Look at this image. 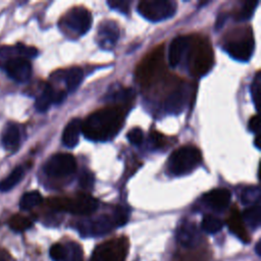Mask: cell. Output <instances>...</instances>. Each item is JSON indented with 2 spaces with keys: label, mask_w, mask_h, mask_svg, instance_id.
<instances>
[{
  "label": "cell",
  "mask_w": 261,
  "mask_h": 261,
  "mask_svg": "<svg viewBox=\"0 0 261 261\" xmlns=\"http://www.w3.org/2000/svg\"><path fill=\"white\" fill-rule=\"evenodd\" d=\"M124 113L120 107H107L90 114L82 125V133L92 141H109L123 125Z\"/></svg>",
  "instance_id": "6da1fadb"
},
{
  "label": "cell",
  "mask_w": 261,
  "mask_h": 261,
  "mask_svg": "<svg viewBox=\"0 0 261 261\" xmlns=\"http://www.w3.org/2000/svg\"><path fill=\"white\" fill-rule=\"evenodd\" d=\"M186 55L189 71L194 76L206 74L213 65V50L205 38L191 37Z\"/></svg>",
  "instance_id": "7a4b0ae2"
},
{
  "label": "cell",
  "mask_w": 261,
  "mask_h": 261,
  "mask_svg": "<svg viewBox=\"0 0 261 261\" xmlns=\"http://www.w3.org/2000/svg\"><path fill=\"white\" fill-rule=\"evenodd\" d=\"M223 48L237 60H249L254 51V37L251 28H240L229 32L223 40Z\"/></svg>",
  "instance_id": "3957f363"
},
{
  "label": "cell",
  "mask_w": 261,
  "mask_h": 261,
  "mask_svg": "<svg viewBox=\"0 0 261 261\" xmlns=\"http://www.w3.org/2000/svg\"><path fill=\"white\" fill-rule=\"evenodd\" d=\"M48 206L57 211H67L75 215H90L98 208V201L88 194H77L72 198H52Z\"/></svg>",
  "instance_id": "277c9868"
},
{
  "label": "cell",
  "mask_w": 261,
  "mask_h": 261,
  "mask_svg": "<svg viewBox=\"0 0 261 261\" xmlns=\"http://www.w3.org/2000/svg\"><path fill=\"white\" fill-rule=\"evenodd\" d=\"M202 155L198 148L184 146L176 149L169 157L168 170L173 175H185L194 170L201 162Z\"/></svg>",
  "instance_id": "5b68a950"
},
{
  "label": "cell",
  "mask_w": 261,
  "mask_h": 261,
  "mask_svg": "<svg viewBox=\"0 0 261 261\" xmlns=\"http://www.w3.org/2000/svg\"><path fill=\"white\" fill-rule=\"evenodd\" d=\"M0 66L6 70L9 77L24 83L32 75V65L29 59L21 56H11L7 47L0 50Z\"/></svg>",
  "instance_id": "8992f818"
},
{
  "label": "cell",
  "mask_w": 261,
  "mask_h": 261,
  "mask_svg": "<svg viewBox=\"0 0 261 261\" xmlns=\"http://www.w3.org/2000/svg\"><path fill=\"white\" fill-rule=\"evenodd\" d=\"M175 11L176 3L169 0H144L138 5V12L153 22L171 17Z\"/></svg>",
  "instance_id": "52a82bcc"
},
{
  "label": "cell",
  "mask_w": 261,
  "mask_h": 261,
  "mask_svg": "<svg viewBox=\"0 0 261 261\" xmlns=\"http://www.w3.org/2000/svg\"><path fill=\"white\" fill-rule=\"evenodd\" d=\"M164 69V51L157 48L152 54L147 56L139 66L138 76L142 84L150 85L162 75Z\"/></svg>",
  "instance_id": "ba28073f"
},
{
  "label": "cell",
  "mask_w": 261,
  "mask_h": 261,
  "mask_svg": "<svg viewBox=\"0 0 261 261\" xmlns=\"http://www.w3.org/2000/svg\"><path fill=\"white\" fill-rule=\"evenodd\" d=\"M91 24V13L88 9L81 6L70 8L61 19V25H63L67 32L77 36L85 35L90 30Z\"/></svg>",
  "instance_id": "9c48e42d"
},
{
  "label": "cell",
  "mask_w": 261,
  "mask_h": 261,
  "mask_svg": "<svg viewBox=\"0 0 261 261\" xmlns=\"http://www.w3.org/2000/svg\"><path fill=\"white\" fill-rule=\"evenodd\" d=\"M76 169L75 158L67 153H58L49 158L44 171L51 177H64L72 174Z\"/></svg>",
  "instance_id": "30bf717a"
},
{
  "label": "cell",
  "mask_w": 261,
  "mask_h": 261,
  "mask_svg": "<svg viewBox=\"0 0 261 261\" xmlns=\"http://www.w3.org/2000/svg\"><path fill=\"white\" fill-rule=\"evenodd\" d=\"M126 245L122 239L111 240L98 246L92 256V261H123Z\"/></svg>",
  "instance_id": "8fae6325"
},
{
  "label": "cell",
  "mask_w": 261,
  "mask_h": 261,
  "mask_svg": "<svg viewBox=\"0 0 261 261\" xmlns=\"http://www.w3.org/2000/svg\"><path fill=\"white\" fill-rule=\"evenodd\" d=\"M189 99V88L187 85L181 84L175 87L166 97L164 101V110L169 114L180 113Z\"/></svg>",
  "instance_id": "7c38bea8"
},
{
  "label": "cell",
  "mask_w": 261,
  "mask_h": 261,
  "mask_svg": "<svg viewBox=\"0 0 261 261\" xmlns=\"http://www.w3.org/2000/svg\"><path fill=\"white\" fill-rule=\"evenodd\" d=\"M119 38V29L113 20L103 21L97 31V42L103 49H112Z\"/></svg>",
  "instance_id": "4fadbf2b"
},
{
  "label": "cell",
  "mask_w": 261,
  "mask_h": 261,
  "mask_svg": "<svg viewBox=\"0 0 261 261\" xmlns=\"http://www.w3.org/2000/svg\"><path fill=\"white\" fill-rule=\"evenodd\" d=\"M65 96L66 94L64 91L56 90L53 86L47 84L44 90L42 91V93L36 99V102H35L36 109L40 112H45L46 110L49 109L51 104L61 103L64 100Z\"/></svg>",
  "instance_id": "5bb4252c"
},
{
  "label": "cell",
  "mask_w": 261,
  "mask_h": 261,
  "mask_svg": "<svg viewBox=\"0 0 261 261\" xmlns=\"http://www.w3.org/2000/svg\"><path fill=\"white\" fill-rule=\"evenodd\" d=\"M190 38L191 36H178L171 41L168 49V62L170 66H177L186 56Z\"/></svg>",
  "instance_id": "9a60e30c"
},
{
  "label": "cell",
  "mask_w": 261,
  "mask_h": 261,
  "mask_svg": "<svg viewBox=\"0 0 261 261\" xmlns=\"http://www.w3.org/2000/svg\"><path fill=\"white\" fill-rule=\"evenodd\" d=\"M230 192L226 189H214L203 196L204 202L216 211L225 210L230 203Z\"/></svg>",
  "instance_id": "2e32d148"
},
{
  "label": "cell",
  "mask_w": 261,
  "mask_h": 261,
  "mask_svg": "<svg viewBox=\"0 0 261 261\" xmlns=\"http://www.w3.org/2000/svg\"><path fill=\"white\" fill-rule=\"evenodd\" d=\"M115 226L112 216L100 215L91 220L87 225H83V232H88L90 236L99 237L109 232Z\"/></svg>",
  "instance_id": "e0dca14e"
},
{
  "label": "cell",
  "mask_w": 261,
  "mask_h": 261,
  "mask_svg": "<svg viewBox=\"0 0 261 261\" xmlns=\"http://www.w3.org/2000/svg\"><path fill=\"white\" fill-rule=\"evenodd\" d=\"M82 125L83 121L80 118H73L67 123L62 134V143L65 147L73 148L76 146L82 133Z\"/></svg>",
  "instance_id": "ac0fdd59"
},
{
  "label": "cell",
  "mask_w": 261,
  "mask_h": 261,
  "mask_svg": "<svg viewBox=\"0 0 261 261\" xmlns=\"http://www.w3.org/2000/svg\"><path fill=\"white\" fill-rule=\"evenodd\" d=\"M199 239L198 229L194 223L186 222L180 225L177 231V240L185 247H193Z\"/></svg>",
  "instance_id": "d6986e66"
},
{
  "label": "cell",
  "mask_w": 261,
  "mask_h": 261,
  "mask_svg": "<svg viewBox=\"0 0 261 261\" xmlns=\"http://www.w3.org/2000/svg\"><path fill=\"white\" fill-rule=\"evenodd\" d=\"M57 75L64 81L67 91L72 92L75 91L82 83L83 70L77 66H73L66 70L57 72Z\"/></svg>",
  "instance_id": "ffe728a7"
},
{
  "label": "cell",
  "mask_w": 261,
  "mask_h": 261,
  "mask_svg": "<svg viewBox=\"0 0 261 261\" xmlns=\"http://www.w3.org/2000/svg\"><path fill=\"white\" fill-rule=\"evenodd\" d=\"M2 144L6 150H14L20 142L19 128L14 123H8L2 133Z\"/></svg>",
  "instance_id": "44dd1931"
},
{
  "label": "cell",
  "mask_w": 261,
  "mask_h": 261,
  "mask_svg": "<svg viewBox=\"0 0 261 261\" xmlns=\"http://www.w3.org/2000/svg\"><path fill=\"white\" fill-rule=\"evenodd\" d=\"M23 173H24V171L21 166L15 167L8 176H6L4 179H2L0 181V191L7 192V191L11 190L13 187H15L21 180Z\"/></svg>",
  "instance_id": "7402d4cb"
},
{
  "label": "cell",
  "mask_w": 261,
  "mask_h": 261,
  "mask_svg": "<svg viewBox=\"0 0 261 261\" xmlns=\"http://www.w3.org/2000/svg\"><path fill=\"white\" fill-rule=\"evenodd\" d=\"M42 202V195L38 191L24 193L19 201V208L23 211L31 210Z\"/></svg>",
  "instance_id": "603a6c76"
},
{
  "label": "cell",
  "mask_w": 261,
  "mask_h": 261,
  "mask_svg": "<svg viewBox=\"0 0 261 261\" xmlns=\"http://www.w3.org/2000/svg\"><path fill=\"white\" fill-rule=\"evenodd\" d=\"M243 221H245L252 228L258 227L260 223V205L255 204L244 211Z\"/></svg>",
  "instance_id": "cb8c5ba5"
},
{
  "label": "cell",
  "mask_w": 261,
  "mask_h": 261,
  "mask_svg": "<svg viewBox=\"0 0 261 261\" xmlns=\"http://www.w3.org/2000/svg\"><path fill=\"white\" fill-rule=\"evenodd\" d=\"M201 226H202L203 230H205L208 233H216L217 231H219L222 228L223 222L219 218L208 214L203 217Z\"/></svg>",
  "instance_id": "d4e9b609"
},
{
  "label": "cell",
  "mask_w": 261,
  "mask_h": 261,
  "mask_svg": "<svg viewBox=\"0 0 261 261\" xmlns=\"http://www.w3.org/2000/svg\"><path fill=\"white\" fill-rule=\"evenodd\" d=\"M32 224H33V222L30 218H28L25 216H22V215H19V214L13 215L8 221L9 227L12 230L18 231V232L27 230L28 228H30L32 226Z\"/></svg>",
  "instance_id": "484cf974"
},
{
  "label": "cell",
  "mask_w": 261,
  "mask_h": 261,
  "mask_svg": "<svg viewBox=\"0 0 261 261\" xmlns=\"http://www.w3.org/2000/svg\"><path fill=\"white\" fill-rule=\"evenodd\" d=\"M258 2L257 1H246L242 4L240 9L234 13V18L238 21H244L251 17Z\"/></svg>",
  "instance_id": "4316f807"
},
{
  "label": "cell",
  "mask_w": 261,
  "mask_h": 261,
  "mask_svg": "<svg viewBox=\"0 0 261 261\" xmlns=\"http://www.w3.org/2000/svg\"><path fill=\"white\" fill-rule=\"evenodd\" d=\"M62 261H83V252L76 243L65 245V256Z\"/></svg>",
  "instance_id": "83f0119b"
},
{
  "label": "cell",
  "mask_w": 261,
  "mask_h": 261,
  "mask_svg": "<svg viewBox=\"0 0 261 261\" xmlns=\"http://www.w3.org/2000/svg\"><path fill=\"white\" fill-rule=\"evenodd\" d=\"M229 227L240 238H243L244 236H246V230L244 227L243 219H242V216L239 214L238 210H233L231 212V215L229 218Z\"/></svg>",
  "instance_id": "f1b7e54d"
},
{
  "label": "cell",
  "mask_w": 261,
  "mask_h": 261,
  "mask_svg": "<svg viewBox=\"0 0 261 261\" xmlns=\"http://www.w3.org/2000/svg\"><path fill=\"white\" fill-rule=\"evenodd\" d=\"M114 90L115 91H111L110 94L108 95V99L111 101L124 103L126 101H129L134 97V93H133L132 89L119 88V89H114Z\"/></svg>",
  "instance_id": "f546056e"
},
{
  "label": "cell",
  "mask_w": 261,
  "mask_h": 261,
  "mask_svg": "<svg viewBox=\"0 0 261 261\" xmlns=\"http://www.w3.org/2000/svg\"><path fill=\"white\" fill-rule=\"evenodd\" d=\"M259 195H260V191L258 188H248L244 190L242 193V196H241L242 202L246 205L258 204Z\"/></svg>",
  "instance_id": "4dcf8cb0"
},
{
  "label": "cell",
  "mask_w": 261,
  "mask_h": 261,
  "mask_svg": "<svg viewBox=\"0 0 261 261\" xmlns=\"http://www.w3.org/2000/svg\"><path fill=\"white\" fill-rule=\"evenodd\" d=\"M260 88H261V73L260 71H257L253 83L251 85V95L252 100L254 102L255 108L258 109L259 107V99H260Z\"/></svg>",
  "instance_id": "1f68e13d"
},
{
  "label": "cell",
  "mask_w": 261,
  "mask_h": 261,
  "mask_svg": "<svg viewBox=\"0 0 261 261\" xmlns=\"http://www.w3.org/2000/svg\"><path fill=\"white\" fill-rule=\"evenodd\" d=\"M127 140L129 141V143H132L133 145H136V146H139L143 143V140H144V135H143V132L141 128L139 127H134L132 128L127 135Z\"/></svg>",
  "instance_id": "d6a6232c"
},
{
  "label": "cell",
  "mask_w": 261,
  "mask_h": 261,
  "mask_svg": "<svg viewBox=\"0 0 261 261\" xmlns=\"http://www.w3.org/2000/svg\"><path fill=\"white\" fill-rule=\"evenodd\" d=\"M16 52L19 54V56L21 57H24V58H33L35 56L38 55V50L34 47H29V46H25L23 44H17L16 47Z\"/></svg>",
  "instance_id": "836d02e7"
},
{
  "label": "cell",
  "mask_w": 261,
  "mask_h": 261,
  "mask_svg": "<svg viewBox=\"0 0 261 261\" xmlns=\"http://www.w3.org/2000/svg\"><path fill=\"white\" fill-rule=\"evenodd\" d=\"M115 226L123 225L127 221V211L123 207H117L112 215Z\"/></svg>",
  "instance_id": "e575fe53"
},
{
  "label": "cell",
  "mask_w": 261,
  "mask_h": 261,
  "mask_svg": "<svg viewBox=\"0 0 261 261\" xmlns=\"http://www.w3.org/2000/svg\"><path fill=\"white\" fill-rule=\"evenodd\" d=\"M50 257L54 261H62L65 256V246L61 244H55L50 248Z\"/></svg>",
  "instance_id": "d590c367"
},
{
  "label": "cell",
  "mask_w": 261,
  "mask_h": 261,
  "mask_svg": "<svg viewBox=\"0 0 261 261\" xmlns=\"http://www.w3.org/2000/svg\"><path fill=\"white\" fill-rule=\"evenodd\" d=\"M108 5L120 13L128 14L129 12V7H130V2L129 1H108Z\"/></svg>",
  "instance_id": "8d00e7d4"
},
{
  "label": "cell",
  "mask_w": 261,
  "mask_h": 261,
  "mask_svg": "<svg viewBox=\"0 0 261 261\" xmlns=\"http://www.w3.org/2000/svg\"><path fill=\"white\" fill-rule=\"evenodd\" d=\"M79 184H80V186H82L84 189L92 188V187H93V184H94V176H93V174H92L91 172H89V171L84 172V173L80 176Z\"/></svg>",
  "instance_id": "74e56055"
},
{
  "label": "cell",
  "mask_w": 261,
  "mask_h": 261,
  "mask_svg": "<svg viewBox=\"0 0 261 261\" xmlns=\"http://www.w3.org/2000/svg\"><path fill=\"white\" fill-rule=\"evenodd\" d=\"M248 127L249 130L255 134H258L259 128H260V118L258 115H254L250 118L249 123H248Z\"/></svg>",
  "instance_id": "f35d334b"
},
{
  "label": "cell",
  "mask_w": 261,
  "mask_h": 261,
  "mask_svg": "<svg viewBox=\"0 0 261 261\" xmlns=\"http://www.w3.org/2000/svg\"><path fill=\"white\" fill-rule=\"evenodd\" d=\"M150 139H151L153 146H155V147H158V146L162 145V143H163V136L157 132H153L151 134Z\"/></svg>",
  "instance_id": "ab89813d"
},
{
  "label": "cell",
  "mask_w": 261,
  "mask_h": 261,
  "mask_svg": "<svg viewBox=\"0 0 261 261\" xmlns=\"http://www.w3.org/2000/svg\"><path fill=\"white\" fill-rule=\"evenodd\" d=\"M225 18H226V14H224V13L219 14V16H218V18H217V21H216V28H217V29L222 27V24H223Z\"/></svg>",
  "instance_id": "60d3db41"
},
{
  "label": "cell",
  "mask_w": 261,
  "mask_h": 261,
  "mask_svg": "<svg viewBox=\"0 0 261 261\" xmlns=\"http://www.w3.org/2000/svg\"><path fill=\"white\" fill-rule=\"evenodd\" d=\"M260 246H261V242L259 241V242H257V244H256V247H255V250H256V253H257V255L258 256H261V248H260Z\"/></svg>",
  "instance_id": "b9f144b4"
},
{
  "label": "cell",
  "mask_w": 261,
  "mask_h": 261,
  "mask_svg": "<svg viewBox=\"0 0 261 261\" xmlns=\"http://www.w3.org/2000/svg\"><path fill=\"white\" fill-rule=\"evenodd\" d=\"M0 261H10V260L4 253H0Z\"/></svg>",
  "instance_id": "7bdbcfd3"
},
{
  "label": "cell",
  "mask_w": 261,
  "mask_h": 261,
  "mask_svg": "<svg viewBox=\"0 0 261 261\" xmlns=\"http://www.w3.org/2000/svg\"><path fill=\"white\" fill-rule=\"evenodd\" d=\"M259 140H260V139H259V137H258V136H256V137H255V141H254V144H255V146H256V148H258V149H259V148H260V144H259Z\"/></svg>",
  "instance_id": "ee69618b"
}]
</instances>
